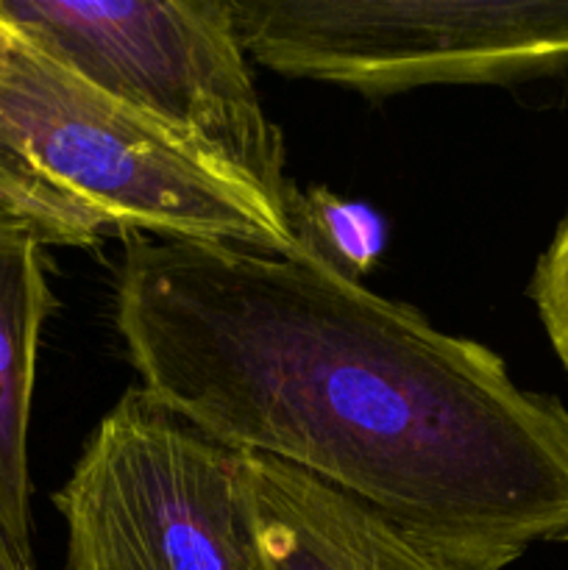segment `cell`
Here are the masks:
<instances>
[{
	"label": "cell",
	"mask_w": 568,
	"mask_h": 570,
	"mask_svg": "<svg viewBox=\"0 0 568 570\" xmlns=\"http://www.w3.org/2000/svg\"><path fill=\"white\" fill-rule=\"evenodd\" d=\"M115 328L139 387L462 570L568 543V410L471 337L298 248L131 237Z\"/></svg>",
	"instance_id": "1"
},
{
	"label": "cell",
	"mask_w": 568,
	"mask_h": 570,
	"mask_svg": "<svg viewBox=\"0 0 568 570\" xmlns=\"http://www.w3.org/2000/svg\"><path fill=\"white\" fill-rule=\"evenodd\" d=\"M0 131L59 198L109 234L295 254L287 217L165 128L14 31L0 65Z\"/></svg>",
	"instance_id": "2"
},
{
	"label": "cell",
	"mask_w": 568,
	"mask_h": 570,
	"mask_svg": "<svg viewBox=\"0 0 568 570\" xmlns=\"http://www.w3.org/2000/svg\"><path fill=\"white\" fill-rule=\"evenodd\" d=\"M0 14L287 217L295 184L284 134L259 98L232 0H0Z\"/></svg>",
	"instance_id": "3"
},
{
	"label": "cell",
	"mask_w": 568,
	"mask_h": 570,
	"mask_svg": "<svg viewBox=\"0 0 568 570\" xmlns=\"http://www.w3.org/2000/svg\"><path fill=\"white\" fill-rule=\"evenodd\" d=\"M65 570H265L245 454L131 387L56 490Z\"/></svg>",
	"instance_id": "4"
},
{
	"label": "cell",
	"mask_w": 568,
	"mask_h": 570,
	"mask_svg": "<svg viewBox=\"0 0 568 570\" xmlns=\"http://www.w3.org/2000/svg\"><path fill=\"white\" fill-rule=\"evenodd\" d=\"M254 61L365 98L568 72V0H232Z\"/></svg>",
	"instance_id": "5"
},
{
	"label": "cell",
	"mask_w": 568,
	"mask_h": 570,
	"mask_svg": "<svg viewBox=\"0 0 568 570\" xmlns=\"http://www.w3.org/2000/svg\"><path fill=\"white\" fill-rule=\"evenodd\" d=\"M245 476L265 570H462L306 473L245 454Z\"/></svg>",
	"instance_id": "6"
},
{
	"label": "cell",
	"mask_w": 568,
	"mask_h": 570,
	"mask_svg": "<svg viewBox=\"0 0 568 570\" xmlns=\"http://www.w3.org/2000/svg\"><path fill=\"white\" fill-rule=\"evenodd\" d=\"M56 301L45 243L26 223L0 217V532L31 554L28 426L39 340Z\"/></svg>",
	"instance_id": "7"
},
{
	"label": "cell",
	"mask_w": 568,
	"mask_h": 570,
	"mask_svg": "<svg viewBox=\"0 0 568 570\" xmlns=\"http://www.w3.org/2000/svg\"><path fill=\"white\" fill-rule=\"evenodd\" d=\"M287 223L298 248L354 282L376 265L384 250L382 217L371 206L340 198L323 187H295L287 200Z\"/></svg>",
	"instance_id": "8"
},
{
	"label": "cell",
	"mask_w": 568,
	"mask_h": 570,
	"mask_svg": "<svg viewBox=\"0 0 568 570\" xmlns=\"http://www.w3.org/2000/svg\"><path fill=\"white\" fill-rule=\"evenodd\" d=\"M0 217L26 223L45 245L89 248L104 237L84 212L67 204L26 165L14 145L0 131Z\"/></svg>",
	"instance_id": "9"
},
{
	"label": "cell",
	"mask_w": 568,
	"mask_h": 570,
	"mask_svg": "<svg viewBox=\"0 0 568 570\" xmlns=\"http://www.w3.org/2000/svg\"><path fill=\"white\" fill-rule=\"evenodd\" d=\"M527 295L549 345L555 348L557 362L568 373V209L557 223L546 250L535 262Z\"/></svg>",
	"instance_id": "10"
},
{
	"label": "cell",
	"mask_w": 568,
	"mask_h": 570,
	"mask_svg": "<svg viewBox=\"0 0 568 570\" xmlns=\"http://www.w3.org/2000/svg\"><path fill=\"white\" fill-rule=\"evenodd\" d=\"M0 570H33L31 554L17 549L3 532H0Z\"/></svg>",
	"instance_id": "11"
},
{
	"label": "cell",
	"mask_w": 568,
	"mask_h": 570,
	"mask_svg": "<svg viewBox=\"0 0 568 570\" xmlns=\"http://www.w3.org/2000/svg\"><path fill=\"white\" fill-rule=\"evenodd\" d=\"M11 39H14V28H11L9 22L3 20V14H0V65H3V56L6 50H9Z\"/></svg>",
	"instance_id": "12"
}]
</instances>
